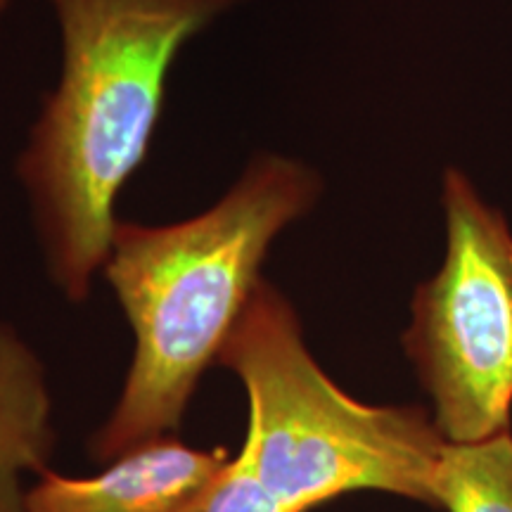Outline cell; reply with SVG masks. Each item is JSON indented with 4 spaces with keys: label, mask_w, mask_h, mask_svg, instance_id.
<instances>
[{
    "label": "cell",
    "mask_w": 512,
    "mask_h": 512,
    "mask_svg": "<svg viewBox=\"0 0 512 512\" xmlns=\"http://www.w3.org/2000/svg\"><path fill=\"white\" fill-rule=\"evenodd\" d=\"M60 76L17 157L43 264L69 304L91 297L117 200L150 155L171 69L190 41L249 0H48Z\"/></svg>",
    "instance_id": "cell-1"
},
{
    "label": "cell",
    "mask_w": 512,
    "mask_h": 512,
    "mask_svg": "<svg viewBox=\"0 0 512 512\" xmlns=\"http://www.w3.org/2000/svg\"><path fill=\"white\" fill-rule=\"evenodd\" d=\"M323 178L304 159L256 152L235 183L190 219L119 221L100 278L133 332V361L88 451L110 463L174 434L264 280L275 240L309 216Z\"/></svg>",
    "instance_id": "cell-2"
},
{
    "label": "cell",
    "mask_w": 512,
    "mask_h": 512,
    "mask_svg": "<svg viewBox=\"0 0 512 512\" xmlns=\"http://www.w3.org/2000/svg\"><path fill=\"white\" fill-rule=\"evenodd\" d=\"M216 366L247 394V437L238 456L285 512L377 491L434 503L444 448L422 406H377L344 392L320 368L297 309L264 278Z\"/></svg>",
    "instance_id": "cell-3"
},
{
    "label": "cell",
    "mask_w": 512,
    "mask_h": 512,
    "mask_svg": "<svg viewBox=\"0 0 512 512\" xmlns=\"http://www.w3.org/2000/svg\"><path fill=\"white\" fill-rule=\"evenodd\" d=\"M446 252L413 290L401 347L448 444L512 430V228L456 166L441 181Z\"/></svg>",
    "instance_id": "cell-4"
},
{
    "label": "cell",
    "mask_w": 512,
    "mask_h": 512,
    "mask_svg": "<svg viewBox=\"0 0 512 512\" xmlns=\"http://www.w3.org/2000/svg\"><path fill=\"white\" fill-rule=\"evenodd\" d=\"M230 460L226 448H197L166 434L121 453L100 475L41 472L27 512H195Z\"/></svg>",
    "instance_id": "cell-5"
},
{
    "label": "cell",
    "mask_w": 512,
    "mask_h": 512,
    "mask_svg": "<svg viewBox=\"0 0 512 512\" xmlns=\"http://www.w3.org/2000/svg\"><path fill=\"white\" fill-rule=\"evenodd\" d=\"M55 399L41 356L0 320V512H27L34 479L55 453Z\"/></svg>",
    "instance_id": "cell-6"
},
{
    "label": "cell",
    "mask_w": 512,
    "mask_h": 512,
    "mask_svg": "<svg viewBox=\"0 0 512 512\" xmlns=\"http://www.w3.org/2000/svg\"><path fill=\"white\" fill-rule=\"evenodd\" d=\"M434 503L446 512H512V430L475 444H444Z\"/></svg>",
    "instance_id": "cell-7"
},
{
    "label": "cell",
    "mask_w": 512,
    "mask_h": 512,
    "mask_svg": "<svg viewBox=\"0 0 512 512\" xmlns=\"http://www.w3.org/2000/svg\"><path fill=\"white\" fill-rule=\"evenodd\" d=\"M195 512H285L280 503L261 486L245 460L233 456L228 470L197 505Z\"/></svg>",
    "instance_id": "cell-8"
},
{
    "label": "cell",
    "mask_w": 512,
    "mask_h": 512,
    "mask_svg": "<svg viewBox=\"0 0 512 512\" xmlns=\"http://www.w3.org/2000/svg\"><path fill=\"white\" fill-rule=\"evenodd\" d=\"M10 5H12V0H0V22H3L5 12L10 10Z\"/></svg>",
    "instance_id": "cell-9"
}]
</instances>
